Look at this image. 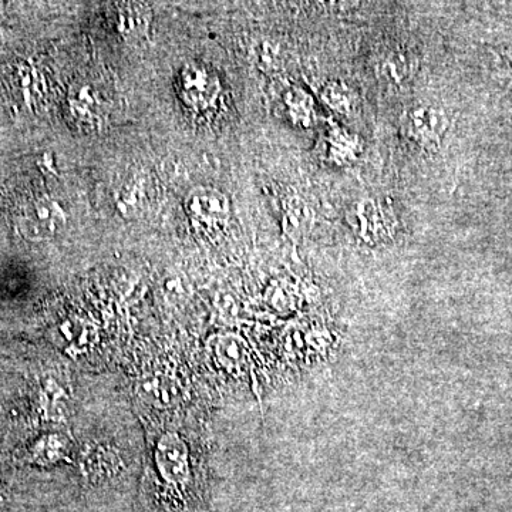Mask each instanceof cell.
<instances>
[{"label":"cell","instance_id":"obj_1","mask_svg":"<svg viewBox=\"0 0 512 512\" xmlns=\"http://www.w3.org/2000/svg\"><path fill=\"white\" fill-rule=\"evenodd\" d=\"M66 221L63 208L52 198L42 197L23 207L18 228L20 234L29 241L42 242L55 237Z\"/></svg>","mask_w":512,"mask_h":512},{"label":"cell","instance_id":"obj_2","mask_svg":"<svg viewBox=\"0 0 512 512\" xmlns=\"http://www.w3.org/2000/svg\"><path fill=\"white\" fill-rule=\"evenodd\" d=\"M402 130L413 143L424 148H436L446 136L448 117L437 107L420 104L404 111Z\"/></svg>","mask_w":512,"mask_h":512},{"label":"cell","instance_id":"obj_3","mask_svg":"<svg viewBox=\"0 0 512 512\" xmlns=\"http://www.w3.org/2000/svg\"><path fill=\"white\" fill-rule=\"evenodd\" d=\"M178 89L185 104L195 110H208L220 94L218 77L202 64H188L180 73Z\"/></svg>","mask_w":512,"mask_h":512},{"label":"cell","instance_id":"obj_4","mask_svg":"<svg viewBox=\"0 0 512 512\" xmlns=\"http://www.w3.org/2000/svg\"><path fill=\"white\" fill-rule=\"evenodd\" d=\"M187 212L192 224L204 229H214L227 224L231 215V204L215 188H197L188 195Z\"/></svg>","mask_w":512,"mask_h":512},{"label":"cell","instance_id":"obj_5","mask_svg":"<svg viewBox=\"0 0 512 512\" xmlns=\"http://www.w3.org/2000/svg\"><path fill=\"white\" fill-rule=\"evenodd\" d=\"M346 221L356 235L366 242L380 241L390 232L389 215L373 198L353 202L346 212Z\"/></svg>","mask_w":512,"mask_h":512},{"label":"cell","instance_id":"obj_6","mask_svg":"<svg viewBox=\"0 0 512 512\" xmlns=\"http://www.w3.org/2000/svg\"><path fill=\"white\" fill-rule=\"evenodd\" d=\"M377 74L387 86H402L410 79L412 62L410 56L402 52H390L377 63Z\"/></svg>","mask_w":512,"mask_h":512},{"label":"cell","instance_id":"obj_7","mask_svg":"<svg viewBox=\"0 0 512 512\" xmlns=\"http://www.w3.org/2000/svg\"><path fill=\"white\" fill-rule=\"evenodd\" d=\"M322 100L330 107V109L338 111V113L346 114L355 106V96L348 84L343 82H329L325 84L322 92H320Z\"/></svg>","mask_w":512,"mask_h":512},{"label":"cell","instance_id":"obj_8","mask_svg":"<svg viewBox=\"0 0 512 512\" xmlns=\"http://www.w3.org/2000/svg\"><path fill=\"white\" fill-rule=\"evenodd\" d=\"M289 107H291L296 120L303 121L305 124H308V121L311 120L312 101L305 93H293L292 100L289 101Z\"/></svg>","mask_w":512,"mask_h":512},{"label":"cell","instance_id":"obj_9","mask_svg":"<svg viewBox=\"0 0 512 512\" xmlns=\"http://www.w3.org/2000/svg\"><path fill=\"white\" fill-rule=\"evenodd\" d=\"M3 500H5V495H3L2 487H0V507H2Z\"/></svg>","mask_w":512,"mask_h":512}]
</instances>
